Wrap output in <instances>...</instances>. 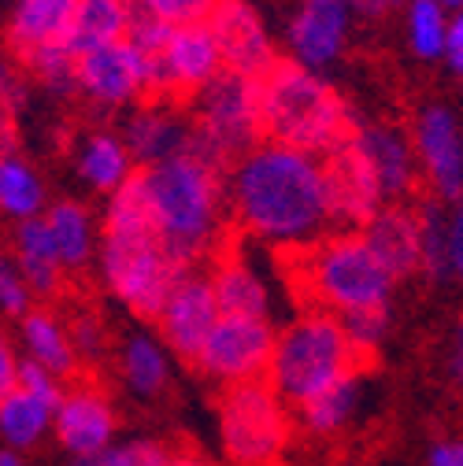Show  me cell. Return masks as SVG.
Masks as SVG:
<instances>
[{"instance_id":"cell-47","label":"cell","mask_w":463,"mask_h":466,"mask_svg":"<svg viewBox=\"0 0 463 466\" xmlns=\"http://www.w3.org/2000/svg\"><path fill=\"white\" fill-rule=\"evenodd\" d=\"M0 466H30V462H26V451L5 448V451H0Z\"/></svg>"},{"instance_id":"cell-1","label":"cell","mask_w":463,"mask_h":466,"mask_svg":"<svg viewBox=\"0 0 463 466\" xmlns=\"http://www.w3.org/2000/svg\"><path fill=\"white\" fill-rule=\"evenodd\" d=\"M230 218L249 241L297 256L337 226L330 159L263 137L226 167Z\"/></svg>"},{"instance_id":"cell-14","label":"cell","mask_w":463,"mask_h":466,"mask_svg":"<svg viewBox=\"0 0 463 466\" xmlns=\"http://www.w3.org/2000/svg\"><path fill=\"white\" fill-rule=\"evenodd\" d=\"M345 145L367 167L386 204H404L416 193L423 170H419L416 141L408 130H400L393 123H356L353 137Z\"/></svg>"},{"instance_id":"cell-45","label":"cell","mask_w":463,"mask_h":466,"mask_svg":"<svg viewBox=\"0 0 463 466\" xmlns=\"http://www.w3.org/2000/svg\"><path fill=\"white\" fill-rule=\"evenodd\" d=\"M167 466H219V462H211L204 451H193V448H175L170 451V462Z\"/></svg>"},{"instance_id":"cell-10","label":"cell","mask_w":463,"mask_h":466,"mask_svg":"<svg viewBox=\"0 0 463 466\" xmlns=\"http://www.w3.org/2000/svg\"><path fill=\"white\" fill-rule=\"evenodd\" d=\"M274 340H278V322L274 319H256V315H222L215 329L208 333L197 370L204 381L230 389V385H245L267 378L271 356H274Z\"/></svg>"},{"instance_id":"cell-18","label":"cell","mask_w":463,"mask_h":466,"mask_svg":"<svg viewBox=\"0 0 463 466\" xmlns=\"http://www.w3.org/2000/svg\"><path fill=\"white\" fill-rule=\"evenodd\" d=\"M119 130H123L138 167L175 159L182 152H193V145H197L190 107H179L167 96H149L138 107H130Z\"/></svg>"},{"instance_id":"cell-32","label":"cell","mask_w":463,"mask_h":466,"mask_svg":"<svg viewBox=\"0 0 463 466\" xmlns=\"http://www.w3.org/2000/svg\"><path fill=\"white\" fill-rule=\"evenodd\" d=\"M400 30L404 45L419 64H437L448 52V30H452V12L437 0H408L400 8Z\"/></svg>"},{"instance_id":"cell-5","label":"cell","mask_w":463,"mask_h":466,"mask_svg":"<svg viewBox=\"0 0 463 466\" xmlns=\"http://www.w3.org/2000/svg\"><path fill=\"white\" fill-rule=\"evenodd\" d=\"M293 278L308 308L353 315L389 308L396 274L382 263L360 229H330L323 241L293 256Z\"/></svg>"},{"instance_id":"cell-22","label":"cell","mask_w":463,"mask_h":466,"mask_svg":"<svg viewBox=\"0 0 463 466\" xmlns=\"http://www.w3.org/2000/svg\"><path fill=\"white\" fill-rule=\"evenodd\" d=\"M12 340L23 360L60 374L64 381H71L82 370V356L75 348L71 322L64 315H56L52 308H34L19 322H12Z\"/></svg>"},{"instance_id":"cell-12","label":"cell","mask_w":463,"mask_h":466,"mask_svg":"<svg viewBox=\"0 0 463 466\" xmlns=\"http://www.w3.org/2000/svg\"><path fill=\"white\" fill-rule=\"evenodd\" d=\"M64 392L67 381L60 374L23 360L19 385L0 396V437H5V448H19L26 455L37 451L56 430V411H60Z\"/></svg>"},{"instance_id":"cell-19","label":"cell","mask_w":463,"mask_h":466,"mask_svg":"<svg viewBox=\"0 0 463 466\" xmlns=\"http://www.w3.org/2000/svg\"><path fill=\"white\" fill-rule=\"evenodd\" d=\"M211 30L219 37L226 71L245 78H263L278 64L274 37L252 0H226L211 19Z\"/></svg>"},{"instance_id":"cell-35","label":"cell","mask_w":463,"mask_h":466,"mask_svg":"<svg viewBox=\"0 0 463 466\" xmlns=\"http://www.w3.org/2000/svg\"><path fill=\"white\" fill-rule=\"evenodd\" d=\"M170 451L175 448H167L156 437H119L111 448L86 459H67L64 466H167Z\"/></svg>"},{"instance_id":"cell-13","label":"cell","mask_w":463,"mask_h":466,"mask_svg":"<svg viewBox=\"0 0 463 466\" xmlns=\"http://www.w3.org/2000/svg\"><path fill=\"white\" fill-rule=\"evenodd\" d=\"M219 319H222V308H219V297H215L211 274L193 267L175 281L170 297L163 300V308L156 315V333L167 340V348L179 360L197 363L201 348H204V340H208V333L215 329Z\"/></svg>"},{"instance_id":"cell-24","label":"cell","mask_w":463,"mask_h":466,"mask_svg":"<svg viewBox=\"0 0 463 466\" xmlns=\"http://www.w3.org/2000/svg\"><path fill=\"white\" fill-rule=\"evenodd\" d=\"M360 233L371 241V248L382 256V263L400 278H408L416 270H423V226H419V211H408L404 204H386L378 208Z\"/></svg>"},{"instance_id":"cell-41","label":"cell","mask_w":463,"mask_h":466,"mask_svg":"<svg viewBox=\"0 0 463 466\" xmlns=\"http://www.w3.org/2000/svg\"><path fill=\"white\" fill-rule=\"evenodd\" d=\"M19 370H23L19 348H15V340H5L0 344V396L19 385Z\"/></svg>"},{"instance_id":"cell-37","label":"cell","mask_w":463,"mask_h":466,"mask_svg":"<svg viewBox=\"0 0 463 466\" xmlns=\"http://www.w3.org/2000/svg\"><path fill=\"white\" fill-rule=\"evenodd\" d=\"M71 322V333H75V348H78V356H82V367L86 363H104L108 356H115V344H111V333L104 326L100 315L93 311H71L67 315Z\"/></svg>"},{"instance_id":"cell-36","label":"cell","mask_w":463,"mask_h":466,"mask_svg":"<svg viewBox=\"0 0 463 466\" xmlns=\"http://www.w3.org/2000/svg\"><path fill=\"white\" fill-rule=\"evenodd\" d=\"M226 0H134L138 15L167 23V26H197V23H211L215 12Z\"/></svg>"},{"instance_id":"cell-16","label":"cell","mask_w":463,"mask_h":466,"mask_svg":"<svg viewBox=\"0 0 463 466\" xmlns=\"http://www.w3.org/2000/svg\"><path fill=\"white\" fill-rule=\"evenodd\" d=\"M52 441L67 459H86L119 441V407L97 381L67 385L60 411H56Z\"/></svg>"},{"instance_id":"cell-25","label":"cell","mask_w":463,"mask_h":466,"mask_svg":"<svg viewBox=\"0 0 463 466\" xmlns=\"http://www.w3.org/2000/svg\"><path fill=\"white\" fill-rule=\"evenodd\" d=\"M208 274H211L222 315L274 319V293H271L267 278L256 270L252 259H245L238 252H219Z\"/></svg>"},{"instance_id":"cell-44","label":"cell","mask_w":463,"mask_h":466,"mask_svg":"<svg viewBox=\"0 0 463 466\" xmlns=\"http://www.w3.org/2000/svg\"><path fill=\"white\" fill-rule=\"evenodd\" d=\"M448 370H452L456 385L463 389V322L456 326V337H452V352H448Z\"/></svg>"},{"instance_id":"cell-42","label":"cell","mask_w":463,"mask_h":466,"mask_svg":"<svg viewBox=\"0 0 463 466\" xmlns=\"http://www.w3.org/2000/svg\"><path fill=\"white\" fill-rule=\"evenodd\" d=\"M445 64L456 78H463V12H452V30H448V52Z\"/></svg>"},{"instance_id":"cell-4","label":"cell","mask_w":463,"mask_h":466,"mask_svg":"<svg viewBox=\"0 0 463 466\" xmlns=\"http://www.w3.org/2000/svg\"><path fill=\"white\" fill-rule=\"evenodd\" d=\"M260 119L263 137L315 156H334L345 148L356 127L334 82L289 56L260 78Z\"/></svg>"},{"instance_id":"cell-20","label":"cell","mask_w":463,"mask_h":466,"mask_svg":"<svg viewBox=\"0 0 463 466\" xmlns=\"http://www.w3.org/2000/svg\"><path fill=\"white\" fill-rule=\"evenodd\" d=\"M175 352L167 348V340L156 329H127L119 340H115V378H119L123 392L138 403H152L159 396L170 392L175 385Z\"/></svg>"},{"instance_id":"cell-15","label":"cell","mask_w":463,"mask_h":466,"mask_svg":"<svg viewBox=\"0 0 463 466\" xmlns=\"http://www.w3.org/2000/svg\"><path fill=\"white\" fill-rule=\"evenodd\" d=\"M353 23V0H301L293 19L285 23V56L326 75L349 52Z\"/></svg>"},{"instance_id":"cell-21","label":"cell","mask_w":463,"mask_h":466,"mask_svg":"<svg viewBox=\"0 0 463 466\" xmlns=\"http://www.w3.org/2000/svg\"><path fill=\"white\" fill-rule=\"evenodd\" d=\"M71 167L75 178L104 200L127 189L141 170L123 130H86L71 148Z\"/></svg>"},{"instance_id":"cell-48","label":"cell","mask_w":463,"mask_h":466,"mask_svg":"<svg viewBox=\"0 0 463 466\" xmlns=\"http://www.w3.org/2000/svg\"><path fill=\"white\" fill-rule=\"evenodd\" d=\"M437 5H445L448 12H463V0H437Z\"/></svg>"},{"instance_id":"cell-33","label":"cell","mask_w":463,"mask_h":466,"mask_svg":"<svg viewBox=\"0 0 463 466\" xmlns=\"http://www.w3.org/2000/svg\"><path fill=\"white\" fill-rule=\"evenodd\" d=\"M419 226H423V270L430 278H452L459 208L448 200H430L419 208Z\"/></svg>"},{"instance_id":"cell-49","label":"cell","mask_w":463,"mask_h":466,"mask_svg":"<svg viewBox=\"0 0 463 466\" xmlns=\"http://www.w3.org/2000/svg\"><path fill=\"white\" fill-rule=\"evenodd\" d=\"M456 208H459V211H463V197H459V200H456Z\"/></svg>"},{"instance_id":"cell-40","label":"cell","mask_w":463,"mask_h":466,"mask_svg":"<svg viewBox=\"0 0 463 466\" xmlns=\"http://www.w3.org/2000/svg\"><path fill=\"white\" fill-rule=\"evenodd\" d=\"M427 466H463V437H437V441H430Z\"/></svg>"},{"instance_id":"cell-30","label":"cell","mask_w":463,"mask_h":466,"mask_svg":"<svg viewBox=\"0 0 463 466\" xmlns=\"http://www.w3.org/2000/svg\"><path fill=\"white\" fill-rule=\"evenodd\" d=\"M48 204L52 197H48L45 174L23 152H8L0 159V215L15 226L26 218H41Z\"/></svg>"},{"instance_id":"cell-39","label":"cell","mask_w":463,"mask_h":466,"mask_svg":"<svg viewBox=\"0 0 463 466\" xmlns=\"http://www.w3.org/2000/svg\"><path fill=\"white\" fill-rule=\"evenodd\" d=\"M37 308V297L30 281L23 278V270L12 263V256L5 259V267H0V311H5L8 322H19L26 311Z\"/></svg>"},{"instance_id":"cell-31","label":"cell","mask_w":463,"mask_h":466,"mask_svg":"<svg viewBox=\"0 0 463 466\" xmlns=\"http://www.w3.org/2000/svg\"><path fill=\"white\" fill-rule=\"evenodd\" d=\"M360 407H364V370L349 374L345 381L330 385L323 396L297 407V426L308 437H337L341 430H349L356 422Z\"/></svg>"},{"instance_id":"cell-6","label":"cell","mask_w":463,"mask_h":466,"mask_svg":"<svg viewBox=\"0 0 463 466\" xmlns=\"http://www.w3.org/2000/svg\"><path fill=\"white\" fill-rule=\"evenodd\" d=\"M364 363L367 360L360 356V348L353 344L349 329L334 311L304 308L301 315L278 326L267 385L289 407H304L330 385L345 381L349 374H360Z\"/></svg>"},{"instance_id":"cell-34","label":"cell","mask_w":463,"mask_h":466,"mask_svg":"<svg viewBox=\"0 0 463 466\" xmlns=\"http://www.w3.org/2000/svg\"><path fill=\"white\" fill-rule=\"evenodd\" d=\"M19 67L37 89H45L56 100L78 96V52L67 41H56L19 56Z\"/></svg>"},{"instance_id":"cell-43","label":"cell","mask_w":463,"mask_h":466,"mask_svg":"<svg viewBox=\"0 0 463 466\" xmlns=\"http://www.w3.org/2000/svg\"><path fill=\"white\" fill-rule=\"evenodd\" d=\"M404 5H408V0H353L356 15H364V19H378V15H389V12L404 8Z\"/></svg>"},{"instance_id":"cell-9","label":"cell","mask_w":463,"mask_h":466,"mask_svg":"<svg viewBox=\"0 0 463 466\" xmlns=\"http://www.w3.org/2000/svg\"><path fill=\"white\" fill-rule=\"evenodd\" d=\"M186 107H190V119L197 130L193 152L208 156L219 167H230L238 156H245L252 145L263 141L260 78L222 71Z\"/></svg>"},{"instance_id":"cell-2","label":"cell","mask_w":463,"mask_h":466,"mask_svg":"<svg viewBox=\"0 0 463 466\" xmlns=\"http://www.w3.org/2000/svg\"><path fill=\"white\" fill-rule=\"evenodd\" d=\"M138 189L145 208L186 270L215 259L226 241L230 197H226V167L211 163L201 152H182L138 170Z\"/></svg>"},{"instance_id":"cell-17","label":"cell","mask_w":463,"mask_h":466,"mask_svg":"<svg viewBox=\"0 0 463 466\" xmlns=\"http://www.w3.org/2000/svg\"><path fill=\"white\" fill-rule=\"evenodd\" d=\"M412 141L419 156L423 182L437 200L456 204L463 197V123L448 104H427L416 123Z\"/></svg>"},{"instance_id":"cell-8","label":"cell","mask_w":463,"mask_h":466,"mask_svg":"<svg viewBox=\"0 0 463 466\" xmlns=\"http://www.w3.org/2000/svg\"><path fill=\"white\" fill-rule=\"evenodd\" d=\"M130 41L149 56L152 96L193 100L204 86H211L226 71L211 23L167 26L156 19H138Z\"/></svg>"},{"instance_id":"cell-26","label":"cell","mask_w":463,"mask_h":466,"mask_svg":"<svg viewBox=\"0 0 463 466\" xmlns=\"http://www.w3.org/2000/svg\"><path fill=\"white\" fill-rule=\"evenodd\" d=\"M330 159V200H334V218L345 229H360L378 208H386L375 178L367 167L349 152V145L337 148Z\"/></svg>"},{"instance_id":"cell-38","label":"cell","mask_w":463,"mask_h":466,"mask_svg":"<svg viewBox=\"0 0 463 466\" xmlns=\"http://www.w3.org/2000/svg\"><path fill=\"white\" fill-rule=\"evenodd\" d=\"M337 319L345 322V329H349V337H353V344L360 348V356H364V360H371V356L378 352L382 340L389 337V326H393L389 308L353 311V315H337Z\"/></svg>"},{"instance_id":"cell-7","label":"cell","mask_w":463,"mask_h":466,"mask_svg":"<svg viewBox=\"0 0 463 466\" xmlns=\"http://www.w3.org/2000/svg\"><path fill=\"white\" fill-rule=\"evenodd\" d=\"M293 426L297 419L289 415V403L267 385V378L219 392L215 430L226 466H278L293 441Z\"/></svg>"},{"instance_id":"cell-23","label":"cell","mask_w":463,"mask_h":466,"mask_svg":"<svg viewBox=\"0 0 463 466\" xmlns=\"http://www.w3.org/2000/svg\"><path fill=\"white\" fill-rule=\"evenodd\" d=\"M12 263L23 270V278L30 281L37 300L60 297L67 278H71L60 248H56V238H52L45 215L12 226Z\"/></svg>"},{"instance_id":"cell-11","label":"cell","mask_w":463,"mask_h":466,"mask_svg":"<svg viewBox=\"0 0 463 466\" xmlns=\"http://www.w3.org/2000/svg\"><path fill=\"white\" fill-rule=\"evenodd\" d=\"M78 96L97 111H130L152 96L149 56L127 37L78 56Z\"/></svg>"},{"instance_id":"cell-3","label":"cell","mask_w":463,"mask_h":466,"mask_svg":"<svg viewBox=\"0 0 463 466\" xmlns=\"http://www.w3.org/2000/svg\"><path fill=\"white\" fill-rule=\"evenodd\" d=\"M186 267L170 256L159 229L145 208L138 178L108 197L100 215V252H97V278L104 293L127 315L141 322H156L163 300L170 297L175 281Z\"/></svg>"},{"instance_id":"cell-29","label":"cell","mask_w":463,"mask_h":466,"mask_svg":"<svg viewBox=\"0 0 463 466\" xmlns=\"http://www.w3.org/2000/svg\"><path fill=\"white\" fill-rule=\"evenodd\" d=\"M134 19H138L134 0H78L71 30H67V45L82 56L100 45L127 41L134 30Z\"/></svg>"},{"instance_id":"cell-27","label":"cell","mask_w":463,"mask_h":466,"mask_svg":"<svg viewBox=\"0 0 463 466\" xmlns=\"http://www.w3.org/2000/svg\"><path fill=\"white\" fill-rule=\"evenodd\" d=\"M45 222L56 238L64 263L71 274H82L89 267H97V252H100V218L93 215V208L86 200L75 197H60L52 200L45 211Z\"/></svg>"},{"instance_id":"cell-46","label":"cell","mask_w":463,"mask_h":466,"mask_svg":"<svg viewBox=\"0 0 463 466\" xmlns=\"http://www.w3.org/2000/svg\"><path fill=\"white\" fill-rule=\"evenodd\" d=\"M452 278L463 285V211H459V233H456V267H452Z\"/></svg>"},{"instance_id":"cell-28","label":"cell","mask_w":463,"mask_h":466,"mask_svg":"<svg viewBox=\"0 0 463 466\" xmlns=\"http://www.w3.org/2000/svg\"><path fill=\"white\" fill-rule=\"evenodd\" d=\"M78 0H12L8 5V45L15 56L67 41Z\"/></svg>"}]
</instances>
